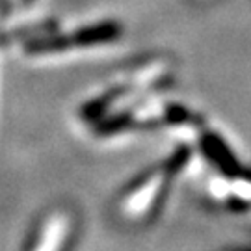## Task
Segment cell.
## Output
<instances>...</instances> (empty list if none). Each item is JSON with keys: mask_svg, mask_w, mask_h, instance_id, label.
I'll list each match as a JSON object with an SVG mask.
<instances>
[{"mask_svg": "<svg viewBox=\"0 0 251 251\" xmlns=\"http://www.w3.org/2000/svg\"><path fill=\"white\" fill-rule=\"evenodd\" d=\"M71 236L73 224L69 214L56 210L39 222L25 251H67L71 250Z\"/></svg>", "mask_w": 251, "mask_h": 251, "instance_id": "cell-2", "label": "cell"}, {"mask_svg": "<svg viewBox=\"0 0 251 251\" xmlns=\"http://www.w3.org/2000/svg\"><path fill=\"white\" fill-rule=\"evenodd\" d=\"M67 251H69V250H67Z\"/></svg>", "mask_w": 251, "mask_h": 251, "instance_id": "cell-4", "label": "cell"}, {"mask_svg": "<svg viewBox=\"0 0 251 251\" xmlns=\"http://www.w3.org/2000/svg\"><path fill=\"white\" fill-rule=\"evenodd\" d=\"M201 144H203V151H205L208 160L212 162L214 166H218L224 173H233L234 168H236L234 158L233 154L227 151V147H225V144L220 138H216V136H205Z\"/></svg>", "mask_w": 251, "mask_h": 251, "instance_id": "cell-3", "label": "cell"}, {"mask_svg": "<svg viewBox=\"0 0 251 251\" xmlns=\"http://www.w3.org/2000/svg\"><path fill=\"white\" fill-rule=\"evenodd\" d=\"M188 158L190 151L186 147H180L162 164L152 166L151 170L140 173L121 192L119 210L130 220L154 218L164 205L171 179L188 164Z\"/></svg>", "mask_w": 251, "mask_h": 251, "instance_id": "cell-1", "label": "cell"}]
</instances>
